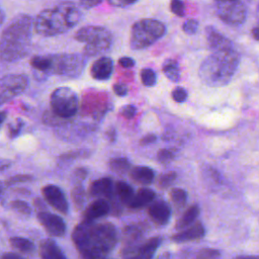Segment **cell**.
Instances as JSON below:
<instances>
[{"mask_svg":"<svg viewBox=\"0 0 259 259\" xmlns=\"http://www.w3.org/2000/svg\"><path fill=\"white\" fill-rule=\"evenodd\" d=\"M51 56L45 55V56H34L30 60V66L36 73V76L39 75L42 78H47L49 75H51Z\"/></svg>","mask_w":259,"mask_h":259,"instance_id":"7402d4cb","label":"cell"},{"mask_svg":"<svg viewBox=\"0 0 259 259\" xmlns=\"http://www.w3.org/2000/svg\"><path fill=\"white\" fill-rule=\"evenodd\" d=\"M137 113V108L136 106L132 105V104H128V105H124L120 108L119 110V114L122 115L123 117L125 118H133Z\"/></svg>","mask_w":259,"mask_h":259,"instance_id":"60d3db41","label":"cell"},{"mask_svg":"<svg viewBox=\"0 0 259 259\" xmlns=\"http://www.w3.org/2000/svg\"><path fill=\"white\" fill-rule=\"evenodd\" d=\"M28 86V79L22 74H9L0 78V105L20 95Z\"/></svg>","mask_w":259,"mask_h":259,"instance_id":"30bf717a","label":"cell"},{"mask_svg":"<svg viewBox=\"0 0 259 259\" xmlns=\"http://www.w3.org/2000/svg\"><path fill=\"white\" fill-rule=\"evenodd\" d=\"M118 64L123 68H132L135 66V60L130 57H122L118 60Z\"/></svg>","mask_w":259,"mask_h":259,"instance_id":"f6af8a7d","label":"cell"},{"mask_svg":"<svg viewBox=\"0 0 259 259\" xmlns=\"http://www.w3.org/2000/svg\"><path fill=\"white\" fill-rule=\"evenodd\" d=\"M257 18L259 20V4H258V7H257Z\"/></svg>","mask_w":259,"mask_h":259,"instance_id":"9f6ffc18","label":"cell"},{"mask_svg":"<svg viewBox=\"0 0 259 259\" xmlns=\"http://www.w3.org/2000/svg\"><path fill=\"white\" fill-rule=\"evenodd\" d=\"M11 166V161L7 159H0V172L8 169Z\"/></svg>","mask_w":259,"mask_h":259,"instance_id":"681fc988","label":"cell"},{"mask_svg":"<svg viewBox=\"0 0 259 259\" xmlns=\"http://www.w3.org/2000/svg\"><path fill=\"white\" fill-rule=\"evenodd\" d=\"M205 38L207 47L211 53L234 49L233 42L227 36L218 31L213 26L205 27Z\"/></svg>","mask_w":259,"mask_h":259,"instance_id":"5bb4252c","label":"cell"},{"mask_svg":"<svg viewBox=\"0 0 259 259\" xmlns=\"http://www.w3.org/2000/svg\"><path fill=\"white\" fill-rule=\"evenodd\" d=\"M4 185L5 184H3L1 181H0V195L2 194V192H3V188H4Z\"/></svg>","mask_w":259,"mask_h":259,"instance_id":"11a10c76","label":"cell"},{"mask_svg":"<svg viewBox=\"0 0 259 259\" xmlns=\"http://www.w3.org/2000/svg\"><path fill=\"white\" fill-rule=\"evenodd\" d=\"M33 180V176L29 175V174H17L15 176H12L10 178H8L5 181V185L6 186H11V185H15V184H19V183H24V182H29Z\"/></svg>","mask_w":259,"mask_h":259,"instance_id":"836d02e7","label":"cell"},{"mask_svg":"<svg viewBox=\"0 0 259 259\" xmlns=\"http://www.w3.org/2000/svg\"><path fill=\"white\" fill-rule=\"evenodd\" d=\"M50 104L53 113L61 118L74 116L79 108L78 96L69 87L56 88L51 94Z\"/></svg>","mask_w":259,"mask_h":259,"instance_id":"ba28073f","label":"cell"},{"mask_svg":"<svg viewBox=\"0 0 259 259\" xmlns=\"http://www.w3.org/2000/svg\"><path fill=\"white\" fill-rule=\"evenodd\" d=\"M75 39L83 42V54L86 57L101 56L107 53L112 45L111 32L102 26L88 25L75 33Z\"/></svg>","mask_w":259,"mask_h":259,"instance_id":"5b68a950","label":"cell"},{"mask_svg":"<svg viewBox=\"0 0 259 259\" xmlns=\"http://www.w3.org/2000/svg\"><path fill=\"white\" fill-rule=\"evenodd\" d=\"M219 18L229 25H240L247 17L246 5L241 0H223L215 2Z\"/></svg>","mask_w":259,"mask_h":259,"instance_id":"9c48e42d","label":"cell"},{"mask_svg":"<svg viewBox=\"0 0 259 259\" xmlns=\"http://www.w3.org/2000/svg\"><path fill=\"white\" fill-rule=\"evenodd\" d=\"M243 259H259V256H243Z\"/></svg>","mask_w":259,"mask_h":259,"instance_id":"db71d44e","label":"cell"},{"mask_svg":"<svg viewBox=\"0 0 259 259\" xmlns=\"http://www.w3.org/2000/svg\"><path fill=\"white\" fill-rule=\"evenodd\" d=\"M174 155H175L174 151L170 149H162L158 152L157 159L160 163L166 164V163H169L174 158Z\"/></svg>","mask_w":259,"mask_h":259,"instance_id":"8d00e7d4","label":"cell"},{"mask_svg":"<svg viewBox=\"0 0 259 259\" xmlns=\"http://www.w3.org/2000/svg\"><path fill=\"white\" fill-rule=\"evenodd\" d=\"M72 241L84 259H103L117 243V230L111 223L84 220L75 227Z\"/></svg>","mask_w":259,"mask_h":259,"instance_id":"6da1fadb","label":"cell"},{"mask_svg":"<svg viewBox=\"0 0 259 259\" xmlns=\"http://www.w3.org/2000/svg\"><path fill=\"white\" fill-rule=\"evenodd\" d=\"M156 136L155 135H152V134H149L147 136H145L142 140H141V145H149V144H152L156 141Z\"/></svg>","mask_w":259,"mask_h":259,"instance_id":"c3c4849f","label":"cell"},{"mask_svg":"<svg viewBox=\"0 0 259 259\" xmlns=\"http://www.w3.org/2000/svg\"><path fill=\"white\" fill-rule=\"evenodd\" d=\"M90 196L110 198L113 195V183L108 177H103L91 182L88 188Z\"/></svg>","mask_w":259,"mask_h":259,"instance_id":"e0dca14e","label":"cell"},{"mask_svg":"<svg viewBox=\"0 0 259 259\" xmlns=\"http://www.w3.org/2000/svg\"><path fill=\"white\" fill-rule=\"evenodd\" d=\"M138 0H108V2L115 7H126L130 5H133Z\"/></svg>","mask_w":259,"mask_h":259,"instance_id":"ee69618b","label":"cell"},{"mask_svg":"<svg viewBox=\"0 0 259 259\" xmlns=\"http://www.w3.org/2000/svg\"><path fill=\"white\" fill-rule=\"evenodd\" d=\"M170 198L172 202L177 206H182L186 202L187 193L181 188H173L170 191Z\"/></svg>","mask_w":259,"mask_h":259,"instance_id":"4dcf8cb0","label":"cell"},{"mask_svg":"<svg viewBox=\"0 0 259 259\" xmlns=\"http://www.w3.org/2000/svg\"><path fill=\"white\" fill-rule=\"evenodd\" d=\"M115 192H116L118 198L122 202H126V203L130 202V200L133 198V196L135 194L133 187L128 183L121 181V180L117 181L115 183Z\"/></svg>","mask_w":259,"mask_h":259,"instance_id":"4316f807","label":"cell"},{"mask_svg":"<svg viewBox=\"0 0 259 259\" xmlns=\"http://www.w3.org/2000/svg\"><path fill=\"white\" fill-rule=\"evenodd\" d=\"M78 157H86V152H82V151H75V152H69L66 153L64 155L61 156V160L62 161H68V160H72V159H76Z\"/></svg>","mask_w":259,"mask_h":259,"instance_id":"b9f144b4","label":"cell"},{"mask_svg":"<svg viewBox=\"0 0 259 259\" xmlns=\"http://www.w3.org/2000/svg\"><path fill=\"white\" fill-rule=\"evenodd\" d=\"M23 125V121L21 119H17L15 123L9 124L8 125V136L10 139H14L17 136H19L20 131L22 128Z\"/></svg>","mask_w":259,"mask_h":259,"instance_id":"ab89813d","label":"cell"},{"mask_svg":"<svg viewBox=\"0 0 259 259\" xmlns=\"http://www.w3.org/2000/svg\"><path fill=\"white\" fill-rule=\"evenodd\" d=\"M41 193L46 201L57 211L63 214L68 213L69 203L64 191L59 186L48 184L41 188Z\"/></svg>","mask_w":259,"mask_h":259,"instance_id":"4fadbf2b","label":"cell"},{"mask_svg":"<svg viewBox=\"0 0 259 259\" xmlns=\"http://www.w3.org/2000/svg\"><path fill=\"white\" fill-rule=\"evenodd\" d=\"M77 182L71 191V197L76 208L81 209L85 204V189L80 181Z\"/></svg>","mask_w":259,"mask_h":259,"instance_id":"83f0119b","label":"cell"},{"mask_svg":"<svg viewBox=\"0 0 259 259\" xmlns=\"http://www.w3.org/2000/svg\"><path fill=\"white\" fill-rule=\"evenodd\" d=\"M6 115H7L6 111H0V125H1V124L3 123V121L5 120Z\"/></svg>","mask_w":259,"mask_h":259,"instance_id":"f5cc1de1","label":"cell"},{"mask_svg":"<svg viewBox=\"0 0 259 259\" xmlns=\"http://www.w3.org/2000/svg\"><path fill=\"white\" fill-rule=\"evenodd\" d=\"M75 177H76V179H77V181H82V180H84L85 178H86V176H87V170L86 169H84V168H78L76 171H75Z\"/></svg>","mask_w":259,"mask_h":259,"instance_id":"7dc6e473","label":"cell"},{"mask_svg":"<svg viewBox=\"0 0 259 259\" xmlns=\"http://www.w3.org/2000/svg\"><path fill=\"white\" fill-rule=\"evenodd\" d=\"M110 210L109 203L104 199H96L91 202L84 211V220L94 221L101 217L106 215Z\"/></svg>","mask_w":259,"mask_h":259,"instance_id":"d6986e66","label":"cell"},{"mask_svg":"<svg viewBox=\"0 0 259 259\" xmlns=\"http://www.w3.org/2000/svg\"><path fill=\"white\" fill-rule=\"evenodd\" d=\"M204 227L200 223H197L190 228L172 236V241L175 243H185L202 238L204 236Z\"/></svg>","mask_w":259,"mask_h":259,"instance_id":"ffe728a7","label":"cell"},{"mask_svg":"<svg viewBox=\"0 0 259 259\" xmlns=\"http://www.w3.org/2000/svg\"><path fill=\"white\" fill-rule=\"evenodd\" d=\"M198 21L196 19H187L183 25L182 29L186 34H194L198 29Z\"/></svg>","mask_w":259,"mask_h":259,"instance_id":"74e56055","label":"cell"},{"mask_svg":"<svg viewBox=\"0 0 259 259\" xmlns=\"http://www.w3.org/2000/svg\"><path fill=\"white\" fill-rule=\"evenodd\" d=\"M221 253L219 250L210 249V248H204L199 250L193 259H220Z\"/></svg>","mask_w":259,"mask_h":259,"instance_id":"1f68e13d","label":"cell"},{"mask_svg":"<svg viewBox=\"0 0 259 259\" xmlns=\"http://www.w3.org/2000/svg\"><path fill=\"white\" fill-rule=\"evenodd\" d=\"M176 176L177 175L175 172H167L161 175L158 179L159 188H162V189L168 188L174 182V180L176 179Z\"/></svg>","mask_w":259,"mask_h":259,"instance_id":"d6a6232c","label":"cell"},{"mask_svg":"<svg viewBox=\"0 0 259 259\" xmlns=\"http://www.w3.org/2000/svg\"><path fill=\"white\" fill-rule=\"evenodd\" d=\"M251 33H252L253 38L259 41V25L256 26V27H253L252 30H251Z\"/></svg>","mask_w":259,"mask_h":259,"instance_id":"816d5d0a","label":"cell"},{"mask_svg":"<svg viewBox=\"0 0 259 259\" xmlns=\"http://www.w3.org/2000/svg\"><path fill=\"white\" fill-rule=\"evenodd\" d=\"M113 72V62L109 57L98 58L90 68V75L98 81L108 80Z\"/></svg>","mask_w":259,"mask_h":259,"instance_id":"9a60e30c","label":"cell"},{"mask_svg":"<svg viewBox=\"0 0 259 259\" xmlns=\"http://www.w3.org/2000/svg\"><path fill=\"white\" fill-rule=\"evenodd\" d=\"M10 245L24 254H32L35 251V245L30 240L23 237H11L9 239Z\"/></svg>","mask_w":259,"mask_h":259,"instance_id":"cb8c5ba5","label":"cell"},{"mask_svg":"<svg viewBox=\"0 0 259 259\" xmlns=\"http://www.w3.org/2000/svg\"><path fill=\"white\" fill-rule=\"evenodd\" d=\"M154 171L147 166H135L130 170V177L141 184H150L154 180Z\"/></svg>","mask_w":259,"mask_h":259,"instance_id":"603a6c76","label":"cell"},{"mask_svg":"<svg viewBox=\"0 0 259 259\" xmlns=\"http://www.w3.org/2000/svg\"><path fill=\"white\" fill-rule=\"evenodd\" d=\"M148 213L154 223L162 226L169 222L171 217V209L168 203L165 201L157 200L149 206Z\"/></svg>","mask_w":259,"mask_h":259,"instance_id":"2e32d148","label":"cell"},{"mask_svg":"<svg viewBox=\"0 0 259 259\" xmlns=\"http://www.w3.org/2000/svg\"><path fill=\"white\" fill-rule=\"evenodd\" d=\"M155 192L150 188H140L137 191V193L134 194L133 198L130 200L127 205L132 209H140L149 204L150 202H152L155 198Z\"/></svg>","mask_w":259,"mask_h":259,"instance_id":"44dd1931","label":"cell"},{"mask_svg":"<svg viewBox=\"0 0 259 259\" xmlns=\"http://www.w3.org/2000/svg\"><path fill=\"white\" fill-rule=\"evenodd\" d=\"M215 2H218V1H223V0H214Z\"/></svg>","mask_w":259,"mask_h":259,"instance_id":"680465c9","label":"cell"},{"mask_svg":"<svg viewBox=\"0 0 259 259\" xmlns=\"http://www.w3.org/2000/svg\"><path fill=\"white\" fill-rule=\"evenodd\" d=\"M79 1H80L81 5L87 9L93 8L102 2V0H79Z\"/></svg>","mask_w":259,"mask_h":259,"instance_id":"bcb514c9","label":"cell"},{"mask_svg":"<svg viewBox=\"0 0 259 259\" xmlns=\"http://www.w3.org/2000/svg\"><path fill=\"white\" fill-rule=\"evenodd\" d=\"M165 33L166 26L163 22L152 18L141 19L132 26L130 46L133 50L146 49L163 37Z\"/></svg>","mask_w":259,"mask_h":259,"instance_id":"8992f818","label":"cell"},{"mask_svg":"<svg viewBox=\"0 0 259 259\" xmlns=\"http://www.w3.org/2000/svg\"><path fill=\"white\" fill-rule=\"evenodd\" d=\"M40 259H68L57 243L51 239L42 240L38 247Z\"/></svg>","mask_w":259,"mask_h":259,"instance_id":"ac0fdd59","label":"cell"},{"mask_svg":"<svg viewBox=\"0 0 259 259\" xmlns=\"http://www.w3.org/2000/svg\"><path fill=\"white\" fill-rule=\"evenodd\" d=\"M112 89H113V92L117 96H125L127 94V87L124 84H122V83L114 84Z\"/></svg>","mask_w":259,"mask_h":259,"instance_id":"7bdbcfd3","label":"cell"},{"mask_svg":"<svg viewBox=\"0 0 259 259\" xmlns=\"http://www.w3.org/2000/svg\"><path fill=\"white\" fill-rule=\"evenodd\" d=\"M2 259H23V258L15 253H5L2 256Z\"/></svg>","mask_w":259,"mask_h":259,"instance_id":"f907efd6","label":"cell"},{"mask_svg":"<svg viewBox=\"0 0 259 259\" xmlns=\"http://www.w3.org/2000/svg\"><path fill=\"white\" fill-rule=\"evenodd\" d=\"M171 96L174 101L182 103L187 99V91L183 87H176L172 90Z\"/></svg>","mask_w":259,"mask_h":259,"instance_id":"f35d334b","label":"cell"},{"mask_svg":"<svg viewBox=\"0 0 259 259\" xmlns=\"http://www.w3.org/2000/svg\"><path fill=\"white\" fill-rule=\"evenodd\" d=\"M141 81L143 85L147 87H152L156 84L157 76L153 69L151 68H145L141 71Z\"/></svg>","mask_w":259,"mask_h":259,"instance_id":"f546056e","label":"cell"},{"mask_svg":"<svg viewBox=\"0 0 259 259\" xmlns=\"http://www.w3.org/2000/svg\"><path fill=\"white\" fill-rule=\"evenodd\" d=\"M198 214H199L198 205H196V204L191 205L189 208L186 209V211L178 220V222L176 224V229L177 230H182V229L188 227L192 222H194L196 220Z\"/></svg>","mask_w":259,"mask_h":259,"instance_id":"d4e9b609","label":"cell"},{"mask_svg":"<svg viewBox=\"0 0 259 259\" xmlns=\"http://www.w3.org/2000/svg\"><path fill=\"white\" fill-rule=\"evenodd\" d=\"M11 207L16 210L17 212L21 213V214H30L31 213V207L29 206V204L23 200H13L11 202Z\"/></svg>","mask_w":259,"mask_h":259,"instance_id":"e575fe53","label":"cell"},{"mask_svg":"<svg viewBox=\"0 0 259 259\" xmlns=\"http://www.w3.org/2000/svg\"><path fill=\"white\" fill-rule=\"evenodd\" d=\"M36 218L42 228L52 237L60 238L65 235L67 227L64 220L60 215L47 210H38Z\"/></svg>","mask_w":259,"mask_h":259,"instance_id":"7c38bea8","label":"cell"},{"mask_svg":"<svg viewBox=\"0 0 259 259\" xmlns=\"http://www.w3.org/2000/svg\"><path fill=\"white\" fill-rule=\"evenodd\" d=\"M240 64V55L235 49L213 52L198 68L200 81L209 87H222L230 83Z\"/></svg>","mask_w":259,"mask_h":259,"instance_id":"277c9868","label":"cell"},{"mask_svg":"<svg viewBox=\"0 0 259 259\" xmlns=\"http://www.w3.org/2000/svg\"><path fill=\"white\" fill-rule=\"evenodd\" d=\"M170 10L173 14L179 17L185 15V6L182 0H171L170 1Z\"/></svg>","mask_w":259,"mask_h":259,"instance_id":"d590c367","label":"cell"},{"mask_svg":"<svg viewBox=\"0 0 259 259\" xmlns=\"http://www.w3.org/2000/svg\"><path fill=\"white\" fill-rule=\"evenodd\" d=\"M233 259H243V256H237V257H235Z\"/></svg>","mask_w":259,"mask_h":259,"instance_id":"6f0895ef","label":"cell"},{"mask_svg":"<svg viewBox=\"0 0 259 259\" xmlns=\"http://www.w3.org/2000/svg\"><path fill=\"white\" fill-rule=\"evenodd\" d=\"M33 24L30 15L18 14L4 28L0 36V59L3 62H16L28 54Z\"/></svg>","mask_w":259,"mask_h":259,"instance_id":"7a4b0ae2","label":"cell"},{"mask_svg":"<svg viewBox=\"0 0 259 259\" xmlns=\"http://www.w3.org/2000/svg\"><path fill=\"white\" fill-rule=\"evenodd\" d=\"M162 71L170 81L178 82L180 80V69L174 60H166L162 65Z\"/></svg>","mask_w":259,"mask_h":259,"instance_id":"484cf974","label":"cell"},{"mask_svg":"<svg viewBox=\"0 0 259 259\" xmlns=\"http://www.w3.org/2000/svg\"><path fill=\"white\" fill-rule=\"evenodd\" d=\"M103 259H107V258H103Z\"/></svg>","mask_w":259,"mask_h":259,"instance_id":"91938a15","label":"cell"},{"mask_svg":"<svg viewBox=\"0 0 259 259\" xmlns=\"http://www.w3.org/2000/svg\"><path fill=\"white\" fill-rule=\"evenodd\" d=\"M160 244L161 239L154 237L139 246L127 247L122 251V259H152Z\"/></svg>","mask_w":259,"mask_h":259,"instance_id":"8fae6325","label":"cell"},{"mask_svg":"<svg viewBox=\"0 0 259 259\" xmlns=\"http://www.w3.org/2000/svg\"><path fill=\"white\" fill-rule=\"evenodd\" d=\"M81 17L82 13L78 6L73 2L65 1L54 8L40 11L34 20L33 27L41 36H56L73 28Z\"/></svg>","mask_w":259,"mask_h":259,"instance_id":"3957f363","label":"cell"},{"mask_svg":"<svg viewBox=\"0 0 259 259\" xmlns=\"http://www.w3.org/2000/svg\"><path fill=\"white\" fill-rule=\"evenodd\" d=\"M51 56V75L66 78L79 77L86 65L85 55L81 54H57Z\"/></svg>","mask_w":259,"mask_h":259,"instance_id":"52a82bcc","label":"cell"},{"mask_svg":"<svg viewBox=\"0 0 259 259\" xmlns=\"http://www.w3.org/2000/svg\"><path fill=\"white\" fill-rule=\"evenodd\" d=\"M110 169L118 174H123L131 170V163L126 158H113L109 161Z\"/></svg>","mask_w":259,"mask_h":259,"instance_id":"f1b7e54d","label":"cell"}]
</instances>
